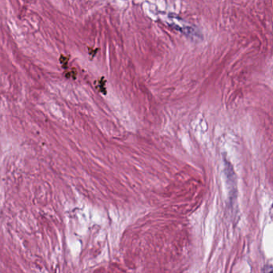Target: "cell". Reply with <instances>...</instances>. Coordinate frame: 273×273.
Returning a JSON list of instances; mask_svg holds the SVG:
<instances>
[{
	"label": "cell",
	"mask_w": 273,
	"mask_h": 273,
	"mask_svg": "<svg viewBox=\"0 0 273 273\" xmlns=\"http://www.w3.org/2000/svg\"><path fill=\"white\" fill-rule=\"evenodd\" d=\"M267 268V266L265 267V273H271L272 272V268H271V266L269 265V268Z\"/></svg>",
	"instance_id": "obj_1"
}]
</instances>
